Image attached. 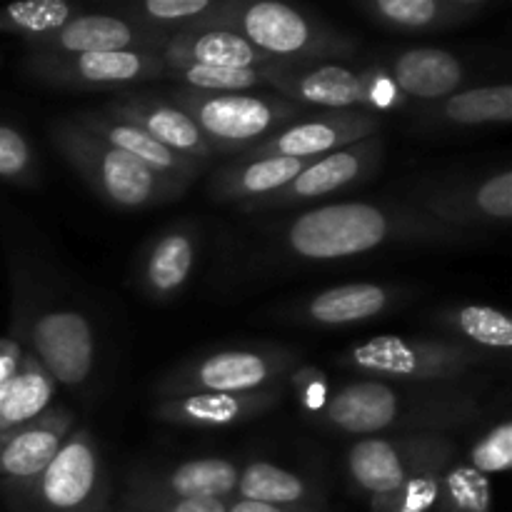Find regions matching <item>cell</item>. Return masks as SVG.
Returning <instances> with one entry per match:
<instances>
[{
    "label": "cell",
    "mask_w": 512,
    "mask_h": 512,
    "mask_svg": "<svg viewBox=\"0 0 512 512\" xmlns=\"http://www.w3.org/2000/svg\"><path fill=\"white\" fill-rule=\"evenodd\" d=\"M400 198L475 240L512 220V170L413 175L400 183Z\"/></svg>",
    "instance_id": "cell-8"
},
{
    "label": "cell",
    "mask_w": 512,
    "mask_h": 512,
    "mask_svg": "<svg viewBox=\"0 0 512 512\" xmlns=\"http://www.w3.org/2000/svg\"><path fill=\"white\" fill-rule=\"evenodd\" d=\"M495 5V0H360L355 8L385 30L440 33L478 23Z\"/></svg>",
    "instance_id": "cell-24"
},
{
    "label": "cell",
    "mask_w": 512,
    "mask_h": 512,
    "mask_svg": "<svg viewBox=\"0 0 512 512\" xmlns=\"http://www.w3.org/2000/svg\"><path fill=\"white\" fill-rule=\"evenodd\" d=\"M48 133L55 150L78 170L88 188L113 208H155V205L173 203L188 190L185 185L153 173L123 150L100 140L98 135L88 133L70 115L53 120Z\"/></svg>",
    "instance_id": "cell-6"
},
{
    "label": "cell",
    "mask_w": 512,
    "mask_h": 512,
    "mask_svg": "<svg viewBox=\"0 0 512 512\" xmlns=\"http://www.w3.org/2000/svg\"><path fill=\"white\" fill-rule=\"evenodd\" d=\"M413 295L415 290L410 285L358 280L293 300L280 310V315L288 323L308 325V328H348L395 313L408 305Z\"/></svg>",
    "instance_id": "cell-16"
},
{
    "label": "cell",
    "mask_w": 512,
    "mask_h": 512,
    "mask_svg": "<svg viewBox=\"0 0 512 512\" xmlns=\"http://www.w3.org/2000/svg\"><path fill=\"white\" fill-rule=\"evenodd\" d=\"M460 458L470 465L473 470H478L485 478H493V475L508 473L512 465V425L508 418L498 420V423L490 425L485 433H480L478 438L470 443V448L465 450Z\"/></svg>",
    "instance_id": "cell-36"
},
{
    "label": "cell",
    "mask_w": 512,
    "mask_h": 512,
    "mask_svg": "<svg viewBox=\"0 0 512 512\" xmlns=\"http://www.w3.org/2000/svg\"><path fill=\"white\" fill-rule=\"evenodd\" d=\"M55 395H58V383L53 375L28 350H23L18 373L0 393V433L40 418L50 405H55Z\"/></svg>",
    "instance_id": "cell-32"
},
{
    "label": "cell",
    "mask_w": 512,
    "mask_h": 512,
    "mask_svg": "<svg viewBox=\"0 0 512 512\" xmlns=\"http://www.w3.org/2000/svg\"><path fill=\"white\" fill-rule=\"evenodd\" d=\"M385 128L383 115L370 110H318L313 115H300L285 128L275 130L258 145L235 155L238 160L255 158H295L315 160L335 153L340 148L380 135Z\"/></svg>",
    "instance_id": "cell-15"
},
{
    "label": "cell",
    "mask_w": 512,
    "mask_h": 512,
    "mask_svg": "<svg viewBox=\"0 0 512 512\" xmlns=\"http://www.w3.org/2000/svg\"><path fill=\"white\" fill-rule=\"evenodd\" d=\"M165 65H208V68L275 70L293 65L275 63L245 35L228 28H203L175 33L160 48Z\"/></svg>",
    "instance_id": "cell-25"
},
{
    "label": "cell",
    "mask_w": 512,
    "mask_h": 512,
    "mask_svg": "<svg viewBox=\"0 0 512 512\" xmlns=\"http://www.w3.org/2000/svg\"><path fill=\"white\" fill-rule=\"evenodd\" d=\"M73 428V410L65 405H50L40 418L0 433V485L35 478L58 455Z\"/></svg>",
    "instance_id": "cell-23"
},
{
    "label": "cell",
    "mask_w": 512,
    "mask_h": 512,
    "mask_svg": "<svg viewBox=\"0 0 512 512\" xmlns=\"http://www.w3.org/2000/svg\"><path fill=\"white\" fill-rule=\"evenodd\" d=\"M78 125H83L88 133L98 135L100 140H105L113 148L123 150L125 155L135 158L138 163H143L145 168H150L153 173L163 175V178L173 180V183L185 185L190 188L193 180H198V175L203 173V165L190 163V160L180 158L178 153L168 150L165 145H160L158 140L150 138L145 130L135 128V125L125 123V120L113 118V115L103 113V110H80V113L70 115Z\"/></svg>",
    "instance_id": "cell-26"
},
{
    "label": "cell",
    "mask_w": 512,
    "mask_h": 512,
    "mask_svg": "<svg viewBox=\"0 0 512 512\" xmlns=\"http://www.w3.org/2000/svg\"><path fill=\"white\" fill-rule=\"evenodd\" d=\"M405 100L435 103L458 93L468 83V65L443 48H405L375 60Z\"/></svg>",
    "instance_id": "cell-22"
},
{
    "label": "cell",
    "mask_w": 512,
    "mask_h": 512,
    "mask_svg": "<svg viewBox=\"0 0 512 512\" xmlns=\"http://www.w3.org/2000/svg\"><path fill=\"white\" fill-rule=\"evenodd\" d=\"M358 378L398 380V383L428 385H470L475 375L498 360L480 350L468 348L450 338H423V335H378L335 358Z\"/></svg>",
    "instance_id": "cell-5"
},
{
    "label": "cell",
    "mask_w": 512,
    "mask_h": 512,
    "mask_svg": "<svg viewBox=\"0 0 512 512\" xmlns=\"http://www.w3.org/2000/svg\"><path fill=\"white\" fill-rule=\"evenodd\" d=\"M460 455L455 435H375L358 438L345 450V473L365 500H373L425 475H443Z\"/></svg>",
    "instance_id": "cell-11"
},
{
    "label": "cell",
    "mask_w": 512,
    "mask_h": 512,
    "mask_svg": "<svg viewBox=\"0 0 512 512\" xmlns=\"http://www.w3.org/2000/svg\"><path fill=\"white\" fill-rule=\"evenodd\" d=\"M308 163L295 158H235L210 175L208 195L215 203H255L285 188Z\"/></svg>",
    "instance_id": "cell-29"
},
{
    "label": "cell",
    "mask_w": 512,
    "mask_h": 512,
    "mask_svg": "<svg viewBox=\"0 0 512 512\" xmlns=\"http://www.w3.org/2000/svg\"><path fill=\"white\" fill-rule=\"evenodd\" d=\"M288 68L275 70H238L208 68V65H165L163 80H175L178 88L198 93H255L258 88H273L275 75Z\"/></svg>",
    "instance_id": "cell-33"
},
{
    "label": "cell",
    "mask_w": 512,
    "mask_h": 512,
    "mask_svg": "<svg viewBox=\"0 0 512 512\" xmlns=\"http://www.w3.org/2000/svg\"><path fill=\"white\" fill-rule=\"evenodd\" d=\"M228 503L220 500H168L155 495L123 493L115 512H225Z\"/></svg>",
    "instance_id": "cell-39"
},
{
    "label": "cell",
    "mask_w": 512,
    "mask_h": 512,
    "mask_svg": "<svg viewBox=\"0 0 512 512\" xmlns=\"http://www.w3.org/2000/svg\"><path fill=\"white\" fill-rule=\"evenodd\" d=\"M225 512H328V510H313V508H280V505L268 503H253V500H238L233 498L228 503Z\"/></svg>",
    "instance_id": "cell-41"
},
{
    "label": "cell",
    "mask_w": 512,
    "mask_h": 512,
    "mask_svg": "<svg viewBox=\"0 0 512 512\" xmlns=\"http://www.w3.org/2000/svg\"><path fill=\"white\" fill-rule=\"evenodd\" d=\"M273 93L300 108L320 110H380L403 108L405 98L380 68H348L340 63L288 68L275 75Z\"/></svg>",
    "instance_id": "cell-12"
},
{
    "label": "cell",
    "mask_w": 512,
    "mask_h": 512,
    "mask_svg": "<svg viewBox=\"0 0 512 512\" xmlns=\"http://www.w3.org/2000/svg\"><path fill=\"white\" fill-rule=\"evenodd\" d=\"M165 98L178 105L218 155L245 153L275 130L305 115V108L278 93H198L173 88Z\"/></svg>",
    "instance_id": "cell-10"
},
{
    "label": "cell",
    "mask_w": 512,
    "mask_h": 512,
    "mask_svg": "<svg viewBox=\"0 0 512 512\" xmlns=\"http://www.w3.org/2000/svg\"><path fill=\"white\" fill-rule=\"evenodd\" d=\"M240 465L230 458H190L170 465H135L125 475L123 493L168 500H220L230 503L238 488Z\"/></svg>",
    "instance_id": "cell-18"
},
{
    "label": "cell",
    "mask_w": 512,
    "mask_h": 512,
    "mask_svg": "<svg viewBox=\"0 0 512 512\" xmlns=\"http://www.w3.org/2000/svg\"><path fill=\"white\" fill-rule=\"evenodd\" d=\"M23 360V345L15 338H0V393L15 378Z\"/></svg>",
    "instance_id": "cell-40"
},
{
    "label": "cell",
    "mask_w": 512,
    "mask_h": 512,
    "mask_svg": "<svg viewBox=\"0 0 512 512\" xmlns=\"http://www.w3.org/2000/svg\"><path fill=\"white\" fill-rule=\"evenodd\" d=\"M303 365L290 345L255 343L205 350L170 368L155 383V398H178L193 393H253L288 383Z\"/></svg>",
    "instance_id": "cell-9"
},
{
    "label": "cell",
    "mask_w": 512,
    "mask_h": 512,
    "mask_svg": "<svg viewBox=\"0 0 512 512\" xmlns=\"http://www.w3.org/2000/svg\"><path fill=\"white\" fill-rule=\"evenodd\" d=\"M170 35L145 30L120 15L105 13H80L63 28L45 38L30 40L33 53H123V50H158Z\"/></svg>",
    "instance_id": "cell-21"
},
{
    "label": "cell",
    "mask_w": 512,
    "mask_h": 512,
    "mask_svg": "<svg viewBox=\"0 0 512 512\" xmlns=\"http://www.w3.org/2000/svg\"><path fill=\"white\" fill-rule=\"evenodd\" d=\"M103 113L113 118L125 120L135 128L145 130L153 140L165 145L168 150L178 153L180 158L198 163L208 168L218 153L210 148L205 135L200 133L198 125L178 108L170 103L165 95L158 93H120L118 98L108 100L103 105Z\"/></svg>",
    "instance_id": "cell-19"
},
{
    "label": "cell",
    "mask_w": 512,
    "mask_h": 512,
    "mask_svg": "<svg viewBox=\"0 0 512 512\" xmlns=\"http://www.w3.org/2000/svg\"><path fill=\"white\" fill-rule=\"evenodd\" d=\"M288 393V383L253 393H193L178 398H155L153 418L180 428H230L263 418L278 408Z\"/></svg>",
    "instance_id": "cell-20"
},
{
    "label": "cell",
    "mask_w": 512,
    "mask_h": 512,
    "mask_svg": "<svg viewBox=\"0 0 512 512\" xmlns=\"http://www.w3.org/2000/svg\"><path fill=\"white\" fill-rule=\"evenodd\" d=\"M13 338L55 383L83 388L98 365V333L90 315L48 268L18 260L13 278Z\"/></svg>",
    "instance_id": "cell-3"
},
{
    "label": "cell",
    "mask_w": 512,
    "mask_h": 512,
    "mask_svg": "<svg viewBox=\"0 0 512 512\" xmlns=\"http://www.w3.org/2000/svg\"><path fill=\"white\" fill-rule=\"evenodd\" d=\"M385 163V140L383 133L365 138L360 143L340 148L335 153L315 158L290 180L278 193L268 195L255 203L238 205L243 213H278V210L313 208L325 198H335L348 190L370 183L383 170Z\"/></svg>",
    "instance_id": "cell-13"
},
{
    "label": "cell",
    "mask_w": 512,
    "mask_h": 512,
    "mask_svg": "<svg viewBox=\"0 0 512 512\" xmlns=\"http://www.w3.org/2000/svg\"><path fill=\"white\" fill-rule=\"evenodd\" d=\"M30 80L58 90H120L163 80L165 60L158 50L123 53H33L20 63Z\"/></svg>",
    "instance_id": "cell-14"
},
{
    "label": "cell",
    "mask_w": 512,
    "mask_h": 512,
    "mask_svg": "<svg viewBox=\"0 0 512 512\" xmlns=\"http://www.w3.org/2000/svg\"><path fill=\"white\" fill-rule=\"evenodd\" d=\"M433 512H493L490 478L480 475L463 458H458L440 478Z\"/></svg>",
    "instance_id": "cell-35"
},
{
    "label": "cell",
    "mask_w": 512,
    "mask_h": 512,
    "mask_svg": "<svg viewBox=\"0 0 512 512\" xmlns=\"http://www.w3.org/2000/svg\"><path fill=\"white\" fill-rule=\"evenodd\" d=\"M218 28L238 30L275 63L293 68L335 63L360 50L358 35L335 28L313 10L280 0H225Z\"/></svg>",
    "instance_id": "cell-4"
},
{
    "label": "cell",
    "mask_w": 512,
    "mask_h": 512,
    "mask_svg": "<svg viewBox=\"0 0 512 512\" xmlns=\"http://www.w3.org/2000/svg\"><path fill=\"white\" fill-rule=\"evenodd\" d=\"M83 13V5L70 0H25L0 8V33L20 35L25 43L45 38Z\"/></svg>",
    "instance_id": "cell-34"
},
{
    "label": "cell",
    "mask_w": 512,
    "mask_h": 512,
    "mask_svg": "<svg viewBox=\"0 0 512 512\" xmlns=\"http://www.w3.org/2000/svg\"><path fill=\"white\" fill-rule=\"evenodd\" d=\"M238 500H253V503L280 505V508H313L328 510L325 500V485L313 475L288 470L275 465L273 460H250L240 468Z\"/></svg>",
    "instance_id": "cell-28"
},
{
    "label": "cell",
    "mask_w": 512,
    "mask_h": 512,
    "mask_svg": "<svg viewBox=\"0 0 512 512\" xmlns=\"http://www.w3.org/2000/svg\"><path fill=\"white\" fill-rule=\"evenodd\" d=\"M433 325L443 330V338L458 340L503 363L512 350L510 315L493 305H445L433 315Z\"/></svg>",
    "instance_id": "cell-30"
},
{
    "label": "cell",
    "mask_w": 512,
    "mask_h": 512,
    "mask_svg": "<svg viewBox=\"0 0 512 512\" xmlns=\"http://www.w3.org/2000/svg\"><path fill=\"white\" fill-rule=\"evenodd\" d=\"M443 475H425L380 498L365 500L368 512H433Z\"/></svg>",
    "instance_id": "cell-38"
},
{
    "label": "cell",
    "mask_w": 512,
    "mask_h": 512,
    "mask_svg": "<svg viewBox=\"0 0 512 512\" xmlns=\"http://www.w3.org/2000/svg\"><path fill=\"white\" fill-rule=\"evenodd\" d=\"M473 238L438 223L408 200H338L300 210L260 235L245 268H305L415 245H468Z\"/></svg>",
    "instance_id": "cell-1"
},
{
    "label": "cell",
    "mask_w": 512,
    "mask_h": 512,
    "mask_svg": "<svg viewBox=\"0 0 512 512\" xmlns=\"http://www.w3.org/2000/svg\"><path fill=\"white\" fill-rule=\"evenodd\" d=\"M480 383L428 385L353 378L340 383L313 415L325 430L350 438L440 433L453 435L483 418Z\"/></svg>",
    "instance_id": "cell-2"
},
{
    "label": "cell",
    "mask_w": 512,
    "mask_h": 512,
    "mask_svg": "<svg viewBox=\"0 0 512 512\" xmlns=\"http://www.w3.org/2000/svg\"><path fill=\"white\" fill-rule=\"evenodd\" d=\"M225 0H123L105 3V13L120 15L145 30L163 35L185 33V30L218 28Z\"/></svg>",
    "instance_id": "cell-31"
},
{
    "label": "cell",
    "mask_w": 512,
    "mask_h": 512,
    "mask_svg": "<svg viewBox=\"0 0 512 512\" xmlns=\"http://www.w3.org/2000/svg\"><path fill=\"white\" fill-rule=\"evenodd\" d=\"M0 180L30 188L40 180V160L15 125L0 123Z\"/></svg>",
    "instance_id": "cell-37"
},
{
    "label": "cell",
    "mask_w": 512,
    "mask_h": 512,
    "mask_svg": "<svg viewBox=\"0 0 512 512\" xmlns=\"http://www.w3.org/2000/svg\"><path fill=\"white\" fill-rule=\"evenodd\" d=\"M0 495L10 512H108L110 478L93 430L75 425L35 478L0 485Z\"/></svg>",
    "instance_id": "cell-7"
},
{
    "label": "cell",
    "mask_w": 512,
    "mask_h": 512,
    "mask_svg": "<svg viewBox=\"0 0 512 512\" xmlns=\"http://www.w3.org/2000/svg\"><path fill=\"white\" fill-rule=\"evenodd\" d=\"M512 120V85L493 83L463 88L435 103H425L418 123L428 130H470L508 125Z\"/></svg>",
    "instance_id": "cell-27"
},
{
    "label": "cell",
    "mask_w": 512,
    "mask_h": 512,
    "mask_svg": "<svg viewBox=\"0 0 512 512\" xmlns=\"http://www.w3.org/2000/svg\"><path fill=\"white\" fill-rule=\"evenodd\" d=\"M203 250L198 220L180 218L150 235L135 260V285L150 303H173L188 288Z\"/></svg>",
    "instance_id": "cell-17"
}]
</instances>
